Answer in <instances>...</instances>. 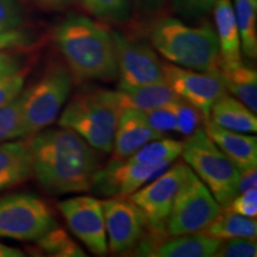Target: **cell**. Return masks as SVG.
I'll return each instance as SVG.
<instances>
[{
    "label": "cell",
    "mask_w": 257,
    "mask_h": 257,
    "mask_svg": "<svg viewBox=\"0 0 257 257\" xmlns=\"http://www.w3.org/2000/svg\"><path fill=\"white\" fill-rule=\"evenodd\" d=\"M29 141L34 175L47 192L59 195L91 191L100 159L78 134L66 127L43 128Z\"/></svg>",
    "instance_id": "1"
},
{
    "label": "cell",
    "mask_w": 257,
    "mask_h": 257,
    "mask_svg": "<svg viewBox=\"0 0 257 257\" xmlns=\"http://www.w3.org/2000/svg\"><path fill=\"white\" fill-rule=\"evenodd\" d=\"M54 37L76 80L110 81L118 76L112 36L100 24L72 14L57 25Z\"/></svg>",
    "instance_id": "2"
},
{
    "label": "cell",
    "mask_w": 257,
    "mask_h": 257,
    "mask_svg": "<svg viewBox=\"0 0 257 257\" xmlns=\"http://www.w3.org/2000/svg\"><path fill=\"white\" fill-rule=\"evenodd\" d=\"M155 49L173 64L198 72L219 68V44L210 24L191 27L176 18H162L150 30Z\"/></svg>",
    "instance_id": "3"
},
{
    "label": "cell",
    "mask_w": 257,
    "mask_h": 257,
    "mask_svg": "<svg viewBox=\"0 0 257 257\" xmlns=\"http://www.w3.org/2000/svg\"><path fill=\"white\" fill-rule=\"evenodd\" d=\"M121 112L117 92L85 87L72 96L59 125L78 134L98 152L110 153Z\"/></svg>",
    "instance_id": "4"
},
{
    "label": "cell",
    "mask_w": 257,
    "mask_h": 257,
    "mask_svg": "<svg viewBox=\"0 0 257 257\" xmlns=\"http://www.w3.org/2000/svg\"><path fill=\"white\" fill-rule=\"evenodd\" d=\"M195 175L210 189L220 206L226 207L236 197L239 170L221 152L205 130H195L182 142V153Z\"/></svg>",
    "instance_id": "5"
},
{
    "label": "cell",
    "mask_w": 257,
    "mask_h": 257,
    "mask_svg": "<svg viewBox=\"0 0 257 257\" xmlns=\"http://www.w3.org/2000/svg\"><path fill=\"white\" fill-rule=\"evenodd\" d=\"M73 76L68 67L54 64L37 83L27 89L22 110L21 137L27 138L53 124L68 100Z\"/></svg>",
    "instance_id": "6"
},
{
    "label": "cell",
    "mask_w": 257,
    "mask_h": 257,
    "mask_svg": "<svg viewBox=\"0 0 257 257\" xmlns=\"http://www.w3.org/2000/svg\"><path fill=\"white\" fill-rule=\"evenodd\" d=\"M220 211L210 189L189 168L175 197L166 231L169 236L201 232Z\"/></svg>",
    "instance_id": "7"
},
{
    "label": "cell",
    "mask_w": 257,
    "mask_h": 257,
    "mask_svg": "<svg viewBox=\"0 0 257 257\" xmlns=\"http://www.w3.org/2000/svg\"><path fill=\"white\" fill-rule=\"evenodd\" d=\"M56 226L49 205L32 194L18 193L0 198V237L37 240Z\"/></svg>",
    "instance_id": "8"
},
{
    "label": "cell",
    "mask_w": 257,
    "mask_h": 257,
    "mask_svg": "<svg viewBox=\"0 0 257 257\" xmlns=\"http://www.w3.org/2000/svg\"><path fill=\"white\" fill-rule=\"evenodd\" d=\"M189 167L178 162L167 168L147 186H142L128 199L143 212L148 227L157 231H166L168 217L182 182L186 179ZM167 232V231H166Z\"/></svg>",
    "instance_id": "9"
},
{
    "label": "cell",
    "mask_w": 257,
    "mask_h": 257,
    "mask_svg": "<svg viewBox=\"0 0 257 257\" xmlns=\"http://www.w3.org/2000/svg\"><path fill=\"white\" fill-rule=\"evenodd\" d=\"M163 78L182 100L194 106L204 120L210 119L212 106L227 93L219 72H198L173 63H162Z\"/></svg>",
    "instance_id": "10"
},
{
    "label": "cell",
    "mask_w": 257,
    "mask_h": 257,
    "mask_svg": "<svg viewBox=\"0 0 257 257\" xmlns=\"http://www.w3.org/2000/svg\"><path fill=\"white\" fill-rule=\"evenodd\" d=\"M111 36L120 87H136L165 81L162 62L152 47L120 32H112Z\"/></svg>",
    "instance_id": "11"
},
{
    "label": "cell",
    "mask_w": 257,
    "mask_h": 257,
    "mask_svg": "<svg viewBox=\"0 0 257 257\" xmlns=\"http://www.w3.org/2000/svg\"><path fill=\"white\" fill-rule=\"evenodd\" d=\"M59 208L69 229L89 251L98 256L108 252L104 210L99 199L79 195L61 201Z\"/></svg>",
    "instance_id": "12"
},
{
    "label": "cell",
    "mask_w": 257,
    "mask_h": 257,
    "mask_svg": "<svg viewBox=\"0 0 257 257\" xmlns=\"http://www.w3.org/2000/svg\"><path fill=\"white\" fill-rule=\"evenodd\" d=\"M101 202L108 250L113 253L130 251L148 229L143 212L127 197H113Z\"/></svg>",
    "instance_id": "13"
},
{
    "label": "cell",
    "mask_w": 257,
    "mask_h": 257,
    "mask_svg": "<svg viewBox=\"0 0 257 257\" xmlns=\"http://www.w3.org/2000/svg\"><path fill=\"white\" fill-rule=\"evenodd\" d=\"M169 166L141 165L133 161L112 160L95 174L93 192L105 197H128L163 173Z\"/></svg>",
    "instance_id": "14"
},
{
    "label": "cell",
    "mask_w": 257,
    "mask_h": 257,
    "mask_svg": "<svg viewBox=\"0 0 257 257\" xmlns=\"http://www.w3.org/2000/svg\"><path fill=\"white\" fill-rule=\"evenodd\" d=\"M163 136L149 124L144 112L123 110L114 134L113 160L127 159L144 144Z\"/></svg>",
    "instance_id": "15"
},
{
    "label": "cell",
    "mask_w": 257,
    "mask_h": 257,
    "mask_svg": "<svg viewBox=\"0 0 257 257\" xmlns=\"http://www.w3.org/2000/svg\"><path fill=\"white\" fill-rule=\"evenodd\" d=\"M205 133L232 161L239 172L256 167L257 140L255 136L220 127L211 119L205 120Z\"/></svg>",
    "instance_id": "16"
},
{
    "label": "cell",
    "mask_w": 257,
    "mask_h": 257,
    "mask_svg": "<svg viewBox=\"0 0 257 257\" xmlns=\"http://www.w3.org/2000/svg\"><path fill=\"white\" fill-rule=\"evenodd\" d=\"M32 174L30 141L0 143V191L27 181Z\"/></svg>",
    "instance_id": "17"
},
{
    "label": "cell",
    "mask_w": 257,
    "mask_h": 257,
    "mask_svg": "<svg viewBox=\"0 0 257 257\" xmlns=\"http://www.w3.org/2000/svg\"><path fill=\"white\" fill-rule=\"evenodd\" d=\"M216 34L219 44V66H234L242 63L240 38L230 0H217L214 4Z\"/></svg>",
    "instance_id": "18"
},
{
    "label": "cell",
    "mask_w": 257,
    "mask_h": 257,
    "mask_svg": "<svg viewBox=\"0 0 257 257\" xmlns=\"http://www.w3.org/2000/svg\"><path fill=\"white\" fill-rule=\"evenodd\" d=\"M115 92L121 110L147 112L181 99L166 81L136 86V87L118 86V91Z\"/></svg>",
    "instance_id": "19"
},
{
    "label": "cell",
    "mask_w": 257,
    "mask_h": 257,
    "mask_svg": "<svg viewBox=\"0 0 257 257\" xmlns=\"http://www.w3.org/2000/svg\"><path fill=\"white\" fill-rule=\"evenodd\" d=\"M210 119L218 126L237 133L252 134L257 131L255 112L227 93L212 106Z\"/></svg>",
    "instance_id": "20"
},
{
    "label": "cell",
    "mask_w": 257,
    "mask_h": 257,
    "mask_svg": "<svg viewBox=\"0 0 257 257\" xmlns=\"http://www.w3.org/2000/svg\"><path fill=\"white\" fill-rule=\"evenodd\" d=\"M165 239L157 248L159 257H211L214 256L221 242L219 238L201 232L179 234Z\"/></svg>",
    "instance_id": "21"
},
{
    "label": "cell",
    "mask_w": 257,
    "mask_h": 257,
    "mask_svg": "<svg viewBox=\"0 0 257 257\" xmlns=\"http://www.w3.org/2000/svg\"><path fill=\"white\" fill-rule=\"evenodd\" d=\"M219 75L227 92L252 112L257 111V73L251 67L239 63L234 66H219Z\"/></svg>",
    "instance_id": "22"
},
{
    "label": "cell",
    "mask_w": 257,
    "mask_h": 257,
    "mask_svg": "<svg viewBox=\"0 0 257 257\" xmlns=\"http://www.w3.org/2000/svg\"><path fill=\"white\" fill-rule=\"evenodd\" d=\"M201 233L219 239L237 238V237L256 239L257 221L255 218L240 216L225 208L201 231Z\"/></svg>",
    "instance_id": "23"
},
{
    "label": "cell",
    "mask_w": 257,
    "mask_h": 257,
    "mask_svg": "<svg viewBox=\"0 0 257 257\" xmlns=\"http://www.w3.org/2000/svg\"><path fill=\"white\" fill-rule=\"evenodd\" d=\"M182 153L181 141L172 138H157L150 141L137 152H135L127 160L141 165H166L170 166Z\"/></svg>",
    "instance_id": "24"
},
{
    "label": "cell",
    "mask_w": 257,
    "mask_h": 257,
    "mask_svg": "<svg viewBox=\"0 0 257 257\" xmlns=\"http://www.w3.org/2000/svg\"><path fill=\"white\" fill-rule=\"evenodd\" d=\"M256 8L250 0H234V17L240 38V50L249 59L257 56Z\"/></svg>",
    "instance_id": "25"
},
{
    "label": "cell",
    "mask_w": 257,
    "mask_h": 257,
    "mask_svg": "<svg viewBox=\"0 0 257 257\" xmlns=\"http://www.w3.org/2000/svg\"><path fill=\"white\" fill-rule=\"evenodd\" d=\"M42 251L57 257H85L82 249L68 236L66 231L55 226L37 239Z\"/></svg>",
    "instance_id": "26"
},
{
    "label": "cell",
    "mask_w": 257,
    "mask_h": 257,
    "mask_svg": "<svg viewBox=\"0 0 257 257\" xmlns=\"http://www.w3.org/2000/svg\"><path fill=\"white\" fill-rule=\"evenodd\" d=\"M27 89L0 107V142L21 137L22 110Z\"/></svg>",
    "instance_id": "27"
},
{
    "label": "cell",
    "mask_w": 257,
    "mask_h": 257,
    "mask_svg": "<svg viewBox=\"0 0 257 257\" xmlns=\"http://www.w3.org/2000/svg\"><path fill=\"white\" fill-rule=\"evenodd\" d=\"M86 10L98 18L124 21L130 12V0H82Z\"/></svg>",
    "instance_id": "28"
},
{
    "label": "cell",
    "mask_w": 257,
    "mask_h": 257,
    "mask_svg": "<svg viewBox=\"0 0 257 257\" xmlns=\"http://www.w3.org/2000/svg\"><path fill=\"white\" fill-rule=\"evenodd\" d=\"M176 117V131L182 135H189L197 130L200 119H204L200 112L187 101L179 99L173 102Z\"/></svg>",
    "instance_id": "29"
},
{
    "label": "cell",
    "mask_w": 257,
    "mask_h": 257,
    "mask_svg": "<svg viewBox=\"0 0 257 257\" xmlns=\"http://www.w3.org/2000/svg\"><path fill=\"white\" fill-rule=\"evenodd\" d=\"M257 255L256 239L229 238L221 239L216 257H255Z\"/></svg>",
    "instance_id": "30"
},
{
    "label": "cell",
    "mask_w": 257,
    "mask_h": 257,
    "mask_svg": "<svg viewBox=\"0 0 257 257\" xmlns=\"http://www.w3.org/2000/svg\"><path fill=\"white\" fill-rule=\"evenodd\" d=\"M144 113L149 124L160 133L165 134L167 131H176V117L174 108H173V102L147 111Z\"/></svg>",
    "instance_id": "31"
},
{
    "label": "cell",
    "mask_w": 257,
    "mask_h": 257,
    "mask_svg": "<svg viewBox=\"0 0 257 257\" xmlns=\"http://www.w3.org/2000/svg\"><path fill=\"white\" fill-rule=\"evenodd\" d=\"M226 210L240 216L248 218H256L257 216V189L251 188L248 191L238 193L230 204L227 205Z\"/></svg>",
    "instance_id": "32"
},
{
    "label": "cell",
    "mask_w": 257,
    "mask_h": 257,
    "mask_svg": "<svg viewBox=\"0 0 257 257\" xmlns=\"http://www.w3.org/2000/svg\"><path fill=\"white\" fill-rule=\"evenodd\" d=\"M217 0H173L175 12L185 18H199L213 9Z\"/></svg>",
    "instance_id": "33"
},
{
    "label": "cell",
    "mask_w": 257,
    "mask_h": 257,
    "mask_svg": "<svg viewBox=\"0 0 257 257\" xmlns=\"http://www.w3.org/2000/svg\"><path fill=\"white\" fill-rule=\"evenodd\" d=\"M23 22V15L16 0H0V30L17 29Z\"/></svg>",
    "instance_id": "34"
},
{
    "label": "cell",
    "mask_w": 257,
    "mask_h": 257,
    "mask_svg": "<svg viewBox=\"0 0 257 257\" xmlns=\"http://www.w3.org/2000/svg\"><path fill=\"white\" fill-rule=\"evenodd\" d=\"M25 78H27V72L21 70L0 81V107L15 99L23 91Z\"/></svg>",
    "instance_id": "35"
},
{
    "label": "cell",
    "mask_w": 257,
    "mask_h": 257,
    "mask_svg": "<svg viewBox=\"0 0 257 257\" xmlns=\"http://www.w3.org/2000/svg\"><path fill=\"white\" fill-rule=\"evenodd\" d=\"M23 70L22 59L6 50L0 51V81Z\"/></svg>",
    "instance_id": "36"
},
{
    "label": "cell",
    "mask_w": 257,
    "mask_h": 257,
    "mask_svg": "<svg viewBox=\"0 0 257 257\" xmlns=\"http://www.w3.org/2000/svg\"><path fill=\"white\" fill-rule=\"evenodd\" d=\"M27 42V35L24 32L17 30V29L0 32V51L24 46Z\"/></svg>",
    "instance_id": "37"
},
{
    "label": "cell",
    "mask_w": 257,
    "mask_h": 257,
    "mask_svg": "<svg viewBox=\"0 0 257 257\" xmlns=\"http://www.w3.org/2000/svg\"><path fill=\"white\" fill-rule=\"evenodd\" d=\"M257 184V168L253 167V168L243 170V172H239V179H238V186H237V191L238 193L245 192L248 189L256 188ZM237 193V194H238Z\"/></svg>",
    "instance_id": "38"
},
{
    "label": "cell",
    "mask_w": 257,
    "mask_h": 257,
    "mask_svg": "<svg viewBox=\"0 0 257 257\" xmlns=\"http://www.w3.org/2000/svg\"><path fill=\"white\" fill-rule=\"evenodd\" d=\"M42 8L49 10H61L72 4L74 0H35Z\"/></svg>",
    "instance_id": "39"
},
{
    "label": "cell",
    "mask_w": 257,
    "mask_h": 257,
    "mask_svg": "<svg viewBox=\"0 0 257 257\" xmlns=\"http://www.w3.org/2000/svg\"><path fill=\"white\" fill-rule=\"evenodd\" d=\"M25 253L17 248L0 243V257H23Z\"/></svg>",
    "instance_id": "40"
},
{
    "label": "cell",
    "mask_w": 257,
    "mask_h": 257,
    "mask_svg": "<svg viewBox=\"0 0 257 257\" xmlns=\"http://www.w3.org/2000/svg\"><path fill=\"white\" fill-rule=\"evenodd\" d=\"M138 2H140L141 6H143L144 9L154 11V10L160 9L163 3H165V0H138Z\"/></svg>",
    "instance_id": "41"
},
{
    "label": "cell",
    "mask_w": 257,
    "mask_h": 257,
    "mask_svg": "<svg viewBox=\"0 0 257 257\" xmlns=\"http://www.w3.org/2000/svg\"><path fill=\"white\" fill-rule=\"evenodd\" d=\"M250 2H251V4L257 9V0H250Z\"/></svg>",
    "instance_id": "42"
},
{
    "label": "cell",
    "mask_w": 257,
    "mask_h": 257,
    "mask_svg": "<svg viewBox=\"0 0 257 257\" xmlns=\"http://www.w3.org/2000/svg\"><path fill=\"white\" fill-rule=\"evenodd\" d=\"M0 32H2V30H0Z\"/></svg>",
    "instance_id": "43"
}]
</instances>
